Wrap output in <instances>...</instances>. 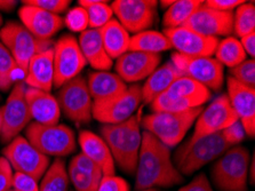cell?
I'll use <instances>...</instances> for the list:
<instances>
[{"label": "cell", "mask_w": 255, "mask_h": 191, "mask_svg": "<svg viewBox=\"0 0 255 191\" xmlns=\"http://www.w3.org/2000/svg\"><path fill=\"white\" fill-rule=\"evenodd\" d=\"M24 83H16L11 88L6 103L1 108L2 131L0 139L3 143H9L31 124V115L25 100Z\"/></svg>", "instance_id": "4fadbf2b"}, {"label": "cell", "mask_w": 255, "mask_h": 191, "mask_svg": "<svg viewBox=\"0 0 255 191\" xmlns=\"http://www.w3.org/2000/svg\"><path fill=\"white\" fill-rule=\"evenodd\" d=\"M56 100L61 112H63L71 122L85 125L92 120L93 100L88 92L87 81L84 77H76L60 87Z\"/></svg>", "instance_id": "52a82bcc"}, {"label": "cell", "mask_w": 255, "mask_h": 191, "mask_svg": "<svg viewBox=\"0 0 255 191\" xmlns=\"http://www.w3.org/2000/svg\"><path fill=\"white\" fill-rule=\"evenodd\" d=\"M165 93L173 99L185 103L190 109L203 107V104L208 102L212 97L210 89L185 76L177 78Z\"/></svg>", "instance_id": "d4e9b609"}, {"label": "cell", "mask_w": 255, "mask_h": 191, "mask_svg": "<svg viewBox=\"0 0 255 191\" xmlns=\"http://www.w3.org/2000/svg\"><path fill=\"white\" fill-rule=\"evenodd\" d=\"M68 174L69 180L71 181L77 191H96L99 183L101 181V179L94 178L90 174L83 172V171L77 169L76 166H73L72 164H70L68 167Z\"/></svg>", "instance_id": "d590c367"}, {"label": "cell", "mask_w": 255, "mask_h": 191, "mask_svg": "<svg viewBox=\"0 0 255 191\" xmlns=\"http://www.w3.org/2000/svg\"><path fill=\"white\" fill-rule=\"evenodd\" d=\"M202 0H176L166 9L163 16L165 29H175L183 26L188 19L203 6Z\"/></svg>", "instance_id": "f546056e"}, {"label": "cell", "mask_w": 255, "mask_h": 191, "mask_svg": "<svg viewBox=\"0 0 255 191\" xmlns=\"http://www.w3.org/2000/svg\"><path fill=\"white\" fill-rule=\"evenodd\" d=\"M40 180L39 191H68L70 180L65 163L61 158H56Z\"/></svg>", "instance_id": "4dcf8cb0"}, {"label": "cell", "mask_w": 255, "mask_h": 191, "mask_svg": "<svg viewBox=\"0 0 255 191\" xmlns=\"http://www.w3.org/2000/svg\"><path fill=\"white\" fill-rule=\"evenodd\" d=\"M233 32L239 38L255 32V5L254 2L242 3L234 13Z\"/></svg>", "instance_id": "e575fe53"}, {"label": "cell", "mask_w": 255, "mask_h": 191, "mask_svg": "<svg viewBox=\"0 0 255 191\" xmlns=\"http://www.w3.org/2000/svg\"><path fill=\"white\" fill-rule=\"evenodd\" d=\"M230 148L219 132L198 140L189 139L177 148L172 159L182 177H190L207 164L215 162Z\"/></svg>", "instance_id": "7a4b0ae2"}, {"label": "cell", "mask_w": 255, "mask_h": 191, "mask_svg": "<svg viewBox=\"0 0 255 191\" xmlns=\"http://www.w3.org/2000/svg\"><path fill=\"white\" fill-rule=\"evenodd\" d=\"M78 45L85 60L93 69L98 71H108L113 67V60L104 49L101 34L98 29L88 28L80 33Z\"/></svg>", "instance_id": "cb8c5ba5"}, {"label": "cell", "mask_w": 255, "mask_h": 191, "mask_svg": "<svg viewBox=\"0 0 255 191\" xmlns=\"http://www.w3.org/2000/svg\"><path fill=\"white\" fill-rule=\"evenodd\" d=\"M183 26L206 37L230 36L234 30V11H219L203 3Z\"/></svg>", "instance_id": "2e32d148"}, {"label": "cell", "mask_w": 255, "mask_h": 191, "mask_svg": "<svg viewBox=\"0 0 255 191\" xmlns=\"http://www.w3.org/2000/svg\"><path fill=\"white\" fill-rule=\"evenodd\" d=\"M70 164H72L73 166H76L78 170L83 171V172L92 175V177L98 178V179L103 178L102 170L100 169V167L96 165L94 162L91 161L90 158L86 157V156L82 153L76 155L75 157L71 159Z\"/></svg>", "instance_id": "60d3db41"}, {"label": "cell", "mask_w": 255, "mask_h": 191, "mask_svg": "<svg viewBox=\"0 0 255 191\" xmlns=\"http://www.w3.org/2000/svg\"><path fill=\"white\" fill-rule=\"evenodd\" d=\"M238 120L227 94H221L203 109L195 122L191 140L219 133Z\"/></svg>", "instance_id": "5bb4252c"}, {"label": "cell", "mask_w": 255, "mask_h": 191, "mask_svg": "<svg viewBox=\"0 0 255 191\" xmlns=\"http://www.w3.org/2000/svg\"><path fill=\"white\" fill-rule=\"evenodd\" d=\"M25 100L31 118L34 119V123L47 126L59 124L61 109L56 97H54L51 93L26 87Z\"/></svg>", "instance_id": "44dd1931"}, {"label": "cell", "mask_w": 255, "mask_h": 191, "mask_svg": "<svg viewBox=\"0 0 255 191\" xmlns=\"http://www.w3.org/2000/svg\"><path fill=\"white\" fill-rule=\"evenodd\" d=\"M130 187L125 179L116 175H106L101 179L96 191H129Z\"/></svg>", "instance_id": "b9f144b4"}, {"label": "cell", "mask_w": 255, "mask_h": 191, "mask_svg": "<svg viewBox=\"0 0 255 191\" xmlns=\"http://www.w3.org/2000/svg\"><path fill=\"white\" fill-rule=\"evenodd\" d=\"M63 23L72 32L82 33L88 29V14L83 7L77 6L67 11Z\"/></svg>", "instance_id": "74e56055"}, {"label": "cell", "mask_w": 255, "mask_h": 191, "mask_svg": "<svg viewBox=\"0 0 255 191\" xmlns=\"http://www.w3.org/2000/svg\"><path fill=\"white\" fill-rule=\"evenodd\" d=\"M1 25H2V17L1 15H0V29H1Z\"/></svg>", "instance_id": "db71d44e"}, {"label": "cell", "mask_w": 255, "mask_h": 191, "mask_svg": "<svg viewBox=\"0 0 255 191\" xmlns=\"http://www.w3.org/2000/svg\"><path fill=\"white\" fill-rule=\"evenodd\" d=\"M23 5L37 7L48 13L61 15L70 7V0H23Z\"/></svg>", "instance_id": "ab89813d"}, {"label": "cell", "mask_w": 255, "mask_h": 191, "mask_svg": "<svg viewBox=\"0 0 255 191\" xmlns=\"http://www.w3.org/2000/svg\"><path fill=\"white\" fill-rule=\"evenodd\" d=\"M54 86L60 88L65 83L80 76L86 67L78 40L71 34H64L53 45Z\"/></svg>", "instance_id": "ba28073f"}, {"label": "cell", "mask_w": 255, "mask_h": 191, "mask_svg": "<svg viewBox=\"0 0 255 191\" xmlns=\"http://www.w3.org/2000/svg\"><path fill=\"white\" fill-rule=\"evenodd\" d=\"M229 77L239 84L247 87L255 88V61L254 58H246L237 67L230 69Z\"/></svg>", "instance_id": "8d00e7d4"}, {"label": "cell", "mask_w": 255, "mask_h": 191, "mask_svg": "<svg viewBox=\"0 0 255 191\" xmlns=\"http://www.w3.org/2000/svg\"><path fill=\"white\" fill-rule=\"evenodd\" d=\"M241 45L245 50L246 55H250L251 58H254L255 55V32L249 33L241 38Z\"/></svg>", "instance_id": "c3c4849f"}, {"label": "cell", "mask_w": 255, "mask_h": 191, "mask_svg": "<svg viewBox=\"0 0 255 191\" xmlns=\"http://www.w3.org/2000/svg\"><path fill=\"white\" fill-rule=\"evenodd\" d=\"M169 49H172V45L168 38L158 31L146 30L130 37L129 50L134 52L160 54Z\"/></svg>", "instance_id": "f1b7e54d"}, {"label": "cell", "mask_w": 255, "mask_h": 191, "mask_svg": "<svg viewBox=\"0 0 255 191\" xmlns=\"http://www.w3.org/2000/svg\"><path fill=\"white\" fill-rule=\"evenodd\" d=\"M214 54L215 60H218L223 67L230 69L237 67L247 58L241 41L236 37H227L223 40L219 41Z\"/></svg>", "instance_id": "1f68e13d"}, {"label": "cell", "mask_w": 255, "mask_h": 191, "mask_svg": "<svg viewBox=\"0 0 255 191\" xmlns=\"http://www.w3.org/2000/svg\"><path fill=\"white\" fill-rule=\"evenodd\" d=\"M8 191H13V190H11V189H10V190H8Z\"/></svg>", "instance_id": "9f6ffc18"}, {"label": "cell", "mask_w": 255, "mask_h": 191, "mask_svg": "<svg viewBox=\"0 0 255 191\" xmlns=\"http://www.w3.org/2000/svg\"><path fill=\"white\" fill-rule=\"evenodd\" d=\"M13 191H39V185L36 179L30 175L15 172L11 181Z\"/></svg>", "instance_id": "7bdbcfd3"}, {"label": "cell", "mask_w": 255, "mask_h": 191, "mask_svg": "<svg viewBox=\"0 0 255 191\" xmlns=\"http://www.w3.org/2000/svg\"><path fill=\"white\" fill-rule=\"evenodd\" d=\"M164 34L168 38L172 48L175 49L176 53L189 57L212 56L220 41L219 38L203 36L185 26L165 29Z\"/></svg>", "instance_id": "9a60e30c"}, {"label": "cell", "mask_w": 255, "mask_h": 191, "mask_svg": "<svg viewBox=\"0 0 255 191\" xmlns=\"http://www.w3.org/2000/svg\"><path fill=\"white\" fill-rule=\"evenodd\" d=\"M171 62L183 76L198 81L211 92H218L223 87L225 67L214 57H189L173 53Z\"/></svg>", "instance_id": "9c48e42d"}, {"label": "cell", "mask_w": 255, "mask_h": 191, "mask_svg": "<svg viewBox=\"0 0 255 191\" xmlns=\"http://www.w3.org/2000/svg\"><path fill=\"white\" fill-rule=\"evenodd\" d=\"M141 191H157L156 189H148V190H141Z\"/></svg>", "instance_id": "11a10c76"}, {"label": "cell", "mask_w": 255, "mask_h": 191, "mask_svg": "<svg viewBox=\"0 0 255 191\" xmlns=\"http://www.w3.org/2000/svg\"><path fill=\"white\" fill-rule=\"evenodd\" d=\"M13 175V169L9 163L3 157H0V191H8L11 189Z\"/></svg>", "instance_id": "bcb514c9"}, {"label": "cell", "mask_w": 255, "mask_h": 191, "mask_svg": "<svg viewBox=\"0 0 255 191\" xmlns=\"http://www.w3.org/2000/svg\"><path fill=\"white\" fill-rule=\"evenodd\" d=\"M17 1L15 0H0V10L1 11H11L17 6Z\"/></svg>", "instance_id": "681fc988"}, {"label": "cell", "mask_w": 255, "mask_h": 191, "mask_svg": "<svg viewBox=\"0 0 255 191\" xmlns=\"http://www.w3.org/2000/svg\"><path fill=\"white\" fill-rule=\"evenodd\" d=\"M221 134L231 147L239 146V143L244 141L246 136L244 127H243V125L239 120H237V122L234 123L233 125H230L229 127L226 128V130L221 131Z\"/></svg>", "instance_id": "ee69618b"}, {"label": "cell", "mask_w": 255, "mask_h": 191, "mask_svg": "<svg viewBox=\"0 0 255 191\" xmlns=\"http://www.w3.org/2000/svg\"><path fill=\"white\" fill-rule=\"evenodd\" d=\"M78 143L82 154L94 162L102 170L103 177L115 175L116 164L109 148L101 136L91 131H82L78 136Z\"/></svg>", "instance_id": "603a6c76"}, {"label": "cell", "mask_w": 255, "mask_h": 191, "mask_svg": "<svg viewBox=\"0 0 255 191\" xmlns=\"http://www.w3.org/2000/svg\"><path fill=\"white\" fill-rule=\"evenodd\" d=\"M156 0H116L111 3L117 21L128 33H140L153 25L157 16Z\"/></svg>", "instance_id": "7c38bea8"}, {"label": "cell", "mask_w": 255, "mask_h": 191, "mask_svg": "<svg viewBox=\"0 0 255 191\" xmlns=\"http://www.w3.org/2000/svg\"><path fill=\"white\" fill-rule=\"evenodd\" d=\"M179 191H214L210 180L204 173H200L195 179L180 188Z\"/></svg>", "instance_id": "f6af8a7d"}, {"label": "cell", "mask_w": 255, "mask_h": 191, "mask_svg": "<svg viewBox=\"0 0 255 191\" xmlns=\"http://www.w3.org/2000/svg\"><path fill=\"white\" fill-rule=\"evenodd\" d=\"M250 150L235 146L218 158L211 170L212 182L219 191H249Z\"/></svg>", "instance_id": "3957f363"}, {"label": "cell", "mask_w": 255, "mask_h": 191, "mask_svg": "<svg viewBox=\"0 0 255 191\" xmlns=\"http://www.w3.org/2000/svg\"><path fill=\"white\" fill-rule=\"evenodd\" d=\"M21 23L34 37L41 40H52V37L63 28V18L37 7L22 5L18 9Z\"/></svg>", "instance_id": "d6986e66"}, {"label": "cell", "mask_w": 255, "mask_h": 191, "mask_svg": "<svg viewBox=\"0 0 255 191\" xmlns=\"http://www.w3.org/2000/svg\"><path fill=\"white\" fill-rule=\"evenodd\" d=\"M150 107H151L152 112H181L190 109L185 103L176 99H173V97L168 96L166 93L157 96L150 103Z\"/></svg>", "instance_id": "f35d334b"}, {"label": "cell", "mask_w": 255, "mask_h": 191, "mask_svg": "<svg viewBox=\"0 0 255 191\" xmlns=\"http://www.w3.org/2000/svg\"><path fill=\"white\" fill-rule=\"evenodd\" d=\"M202 110L203 107L181 112H152L143 117L140 125L171 149L183 141Z\"/></svg>", "instance_id": "277c9868"}, {"label": "cell", "mask_w": 255, "mask_h": 191, "mask_svg": "<svg viewBox=\"0 0 255 191\" xmlns=\"http://www.w3.org/2000/svg\"><path fill=\"white\" fill-rule=\"evenodd\" d=\"M86 81L93 102L111 99L122 94L128 87L121 77L108 71L92 72Z\"/></svg>", "instance_id": "4316f807"}, {"label": "cell", "mask_w": 255, "mask_h": 191, "mask_svg": "<svg viewBox=\"0 0 255 191\" xmlns=\"http://www.w3.org/2000/svg\"><path fill=\"white\" fill-rule=\"evenodd\" d=\"M79 6L87 10L90 29H101L114 16L109 1L104 0H79Z\"/></svg>", "instance_id": "d6a6232c"}, {"label": "cell", "mask_w": 255, "mask_h": 191, "mask_svg": "<svg viewBox=\"0 0 255 191\" xmlns=\"http://www.w3.org/2000/svg\"><path fill=\"white\" fill-rule=\"evenodd\" d=\"M183 177L176 170L172 151L149 132H142V142L135 172L136 191L171 188L181 185Z\"/></svg>", "instance_id": "6da1fadb"}, {"label": "cell", "mask_w": 255, "mask_h": 191, "mask_svg": "<svg viewBox=\"0 0 255 191\" xmlns=\"http://www.w3.org/2000/svg\"><path fill=\"white\" fill-rule=\"evenodd\" d=\"M255 183V159H254V155L251 158V163H250V167H249V185L254 186Z\"/></svg>", "instance_id": "f907efd6"}, {"label": "cell", "mask_w": 255, "mask_h": 191, "mask_svg": "<svg viewBox=\"0 0 255 191\" xmlns=\"http://www.w3.org/2000/svg\"><path fill=\"white\" fill-rule=\"evenodd\" d=\"M3 158L15 172L30 175L39 181L49 166V158L39 153L28 140L16 136L2 150Z\"/></svg>", "instance_id": "30bf717a"}, {"label": "cell", "mask_w": 255, "mask_h": 191, "mask_svg": "<svg viewBox=\"0 0 255 191\" xmlns=\"http://www.w3.org/2000/svg\"><path fill=\"white\" fill-rule=\"evenodd\" d=\"M142 102L140 85H130L122 94L93 102V118L100 123L121 124L130 118Z\"/></svg>", "instance_id": "8fae6325"}, {"label": "cell", "mask_w": 255, "mask_h": 191, "mask_svg": "<svg viewBox=\"0 0 255 191\" xmlns=\"http://www.w3.org/2000/svg\"><path fill=\"white\" fill-rule=\"evenodd\" d=\"M53 47L32 57L24 76L26 87L49 93L54 86Z\"/></svg>", "instance_id": "7402d4cb"}, {"label": "cell", "mask_w": 255, "mask_h": 191, "mask_svg": "<svg viewBox=\"0 0 255 191\" xmlns=\"http://www.w3.org/2000/svg\"><path fill=\"white\" fill-rule=\"evenodd\" d=\"M18 72H20V69L13 55L0 40V89L2 92H7L13 88Z\"/></svg>", "instance_id": "836d02e7"}, {"label": "cell", "mask_w": 255, "mask_h": 191, "mask_svg": "<svg viewBox=\"0 0 255 191\" xmlns=\"http://www.w3.org/2000/svg\"><path fill=\"white\" fill-rule=\"evenodd\" d=\"M244 2V0H208L204 1V5L219 11H233Z\"/></svg>", "instance_id": "7dc6e473"}, {"label": "cell", "mask_w": 255, "mask_h": 191, "mask_svg": "<svg viewBox=\"0 0 255 191\" xmlns=\"http://www.w3.org/2000/svg\"><path fill=\"white\" fill-rule=\"evenodd\" d=\"M141 142V125L137 117L133 115L130 118L126 120L125 134H124L121 149H119V155L115 161V163L126 174L134 175L136 172Z\"/></svg>", "instance_id": "ffe728a7"}, {"label": "cell", "mask_w": 255, "mask_h": 191, "mask_svg": "<svg viewBox=\"0 0 255 191\" xmlns=\"http://www.w3.org/2000/svg\"><path fill=\"white\" fill-rule=\"evenodd\" d=\"M227 88L228 99L244 127L245 134L253 139L255 135V88L239 84L231 77L227 79Z\"/></svg>", "instance_id": "ac0fdd59"}, {"label": "cell", "mask_w": 255, "mask_h": 191, "mask_svg": "<svg viewBox=\"0 0 255 191\" xmlns=\"http://www.w3.org/2000/svg\"><path fill=\"white\" fill-rule=\"evenodd\" d=\"M104 49L111 60L121 57L129 50V33L116 18H111L103 28L99 29Z\"/></svg>", "instance_id": "83f0119b"}, {"label": "cell", "mask_w": 255, "mask_h": 191, "mask_svg": "<svg viewBox=\"0 0 255 191\" xmlns=\"http://www.w3.org/2000/svg\"><path fill=\"white\" fill-rule=\"evenodd\" d=\"M0 40L13 55L20 71L25 76L30 61L37 54L53 47L52 40L34 37L22 23L11 21L0 29Z\"/></svg>", "instance_id": "8992f818"}, {"label": "cell", "mask_w": 255, "mask_h": 191, "mask_svg": "<svg viewBox=\"0 0 255 191\" xmlns=\"http://www.w3.org/2000/svg\"><path fill=\"white\" fill-rule=\"evenodd\" d=\"M25 139L45 156L61 158L72 154L77 148L75 132L63 124L40 125L31 123L25 128Z\"/></svg>", "instance_id": "5b68a950"}, {"label": "cell", "mask_w": 255, "mask_h": 191, "mask_svg": "<svg viewBox=\"0 0 255 191\" xmlns=\"http://www.w3.org/2000/svg\"><path fill=\"white\" fill-rule=\"evenodd\" d=\"M2 131V116H1V108H0V135H1Z\"/></svg>", "instance_id": "f5cc1de1"}, {"label": "cell", "mask_w": 255, "mask_h": 191, "mask_svg": "<svg viewBox=\"0 0 255 191\" xmlns=\"http://www.w3.org/2000/svg\"><path fill=\"white\" fill-rule=\"evenodd\" d=\"M182 76V73L171 61L166 62L161 67H158L146 78L144 85L141 87L142 102L150 104L157 96L167 91L177 78Z\"/></svg>", "instance_id": "484cf974"}, {"label": "cell", "mask_w": 255, "mask_h": 191, "mask_svg": "<svg viewBox=\"0 0 255 191\" xmlns=\"http://www.w3.org/2000/svg\"><path fill=\"white\" fill-rule=\"evenodd\" d=\"M174 1H175V0H172V1H166V0H163V1H160V2H158V3H160L163 8H166V7H167V8H168V7L171 6Z\"/></svg>", "instance_id": "816d5d0a"}, {"label": "cell", "mask_w": 255, "mask_h": 191, "mask_svg": "<svg viewBox=\"0 0 255 191\" xmlns=\"http://www.w3.org/2000/svg\"><path fill=\"white\" fill-rule=\"evenodd\" d=\"M160 61V54L128 50L116 61V75L121 77L125 83H136L151 75L159 67Z\"/></svg>", "instance_id": "e0dca14e"}]
</instances>
